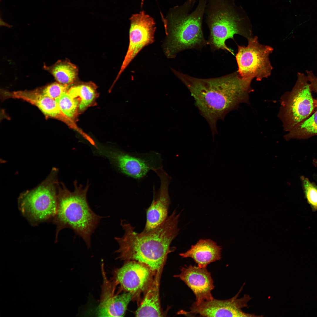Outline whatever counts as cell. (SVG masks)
<instances>
[{
  "label": "cell",
  "instance_id": "18",
  "mask_svg": "<svg viewBox=\"0 0 317 317\" xmlns=\"http://www.w3.org/2000/svg\"><path fill=\"white\" fill-rule=\"evenodd\" d=\"M157 277L153 280L146 291L144 299L135 312L137 317L163 316Z\"/></svg>",
  "mask_w": 317,
  "mask_h": 317
},
{
  "label": "cell",
  "instance_id": "12",
  "mask_svg": "<svg viewBox=\"0 0 317 317\" xmlns=\"http://www.w3.org/2000/svg\"><path fill=\"white\" fill-rule=\"evenodd\" d=\"M145 264L134 261H126L113 273V281L121 289L133 296L146 291L152 279L153 272Z\"/></svg>",
  "mask_w": 317,
  "mask_h": 317
},
{
  "label": "cell",
  "instance_id": "8",
  "mask_svg": "<svg viewBox=\"0 0 317 317\" xmlns=\"http://www.w3.org/2000/svg\"><path fill=\"white\" fill-rule=\"evenodd\" d=\"M94 146L97 153L107 158L118 171L138 181L144 178L150 171L162 166L161 155L157 152L134 153L117 148Z\"/></svg>",
  "mask_w": 317,
  "mask_h": 317
},
{
  "label": "cell",
  "instance_id": "20",
  "mask_svg": "<svg viewBox=\"0 0 317 317\" xmlns=\"http://www.w3.org/2000/svg\"><path fill=\"white\" fill-rule=\"evenodd\" d=\"M96 90L97 87L94 83L88 82L70 87L68 92L78 100L79 112L81 113L94 103L98 96Z\"/></svg>",
  "mask_w": 317,
  "mask_h": 317
},
{
  "label": "cell",
  "instance_id": "21",
  "mask_svg": "<svg viewBox=\"0 0 317 317\" xmlns=\"http://www.w3.org/2000/svg\"><path fill=\"white\" fill-rule=\"evenodd\" d=\"M314 113L284 136L287 140L305 139L317 135V105Z\"/></svg>",
  "mask_w": 317,
  "mask_h": 317
},
{
  "label": "cell",
  "instance_id": "22",
  "mask_svg": "<svg viewBox=\"0 0 317 317\" xmlns=\"http://www.w3.org/2000/svg\"><path fill=\"white\" fill-rule=\"evenodd\" d=\"M59 107L64 114L75 122L80 114L79 102L76 98L71 96L68 91L55 100Z\"/></svg>",
  "mask_w": 317,
  "mask_h": 317
},
{
  "label": "cell",
  "instance_id": "11",
  "mask_svg": "<svg viewBox=\"0 0 317 317\" xmlns=\"http://www.w3.org/2000/svg\"><path fill=\"white\" fill-rule=\"evenodd\" d=\"M244 285V284L236 294L231 298L226 300L214 298L198 304L194 302L190 308V311H183L181 314L187 315L198 314L204 317L262 316L242 311V308L248 307V303L252 299L247 294H245L242 298H238Z\"/></svg>",
  "mask_w": 317,
  "mask_h": 317
},
{
  "label": "cell",
  "instance_id": "27",
  "mask_svg": "<svg viewBox=\"0 0 317 317\" xmlns=\"http://www.w3.org/2000/svg\"><path fill=\"white\" fill-rule=\"evenodd\" d=\"M313 178L317 183V174H315L313 176Z\"/></svg>",
  "mask_w": 317,
  "mask_h": 317
},
{
  "label": "cell",
  "instance_id": "16",
  "mask_svg": "<svg viewBox=\"0 0 317 317\" xmlns=\"http://www.w3.org/2000/svg\"><path fill=\"white\" fill-rule=\"evenodd\" d=\"M180 274L175 275L183 281L191 290L198 304L214 299L211 291L215 286L211 273L206 267L190 265L182 267Z\"/></svg>",
  "mask_w": 317,
  "mask_h": 317
},
{
  "label": "cell",
  "instance_id": "13",
  "mask_svg": "<svg viewBox=\"0 0 317 317\" xmlns=\"http://www.w3.org/2000/svg\"><path fill=\"white\" fill-rule=\"evenodd\" d=\"M152 171L160 179V184L157 191L153 187L154 196L151 203L146 211V221L143 232H148L158 227L168 217L170 204L168 187L171 178L161 166Z\"/></svg>",
  "mask_w": 317,
  "mask_h": 317
},
{
  "label": "cell",
  "instance_id": "3",
  "mask_svg": "<svg viewBox=\"0 0 317 317\" xmlns=\"http://www.w3.org/2000/svg\"><path fill=\"white\" fill-rule=\"evenodd\" d=\"M207 0H187L182 4L170 8L165 17L161 14L166 37L162 45L166 56L174 58L186 49L200 48L208 44L204 39L202 24Z\"/></svg>",
  "mask_w": 317,
  "mask_h": 317
},
{
  "label": "cell",
  "instance_id": "9",
  "mask_svg": "<svg viewBox=\"0 0 317 317\" xmlns=\"http://www.w3.org/2000/svg\"><path fill=\"white\" fill-rule=\"evenodd\" d=\"M257 36L247 39V46L238 45L236 58L237 71L242 78L258 81L271 75L273 67L269 56L274 50L271 47L260 44Z\"/></svg>",
  "mask_w": 317,
  "mask_h": 317
},
{
  "label": "cell",
  "instance_id": "25",
  "mask_svg": "<svg viewBox=\"0 0 317 317\" xmlns=\"http://www.w3.org/2000/svg\"><path fill=\"white\" fill-rule=\"evenodd\" d=\"M308 80L310 83L312 91L317 95V76L315 75L311 70L306 71ZM317 104V98L315 99Z\"/></svg>",
  "mask_w": 317,
  "mask_h": 317
},
{
  "label": "cell",
  "instance_id": "4",
  "mask_svg": "<svg viewBox=\"0 0 317 317\" xmlns=\"http://www.w3.org/2000/svg\"><path fill=\"white\" fill-rule=\"evenodd\" d=\"M74 190H69L64 183H59L56 214L53 219L57 225V236L65 228H70L81 237L88 248L91 247V238L100 220L104 217L90 208L87 195L89 185L84 187L74 182Z\"/></svg>",
  "mask_w": 317,
  "mask_h": 317
},
{
  "label": "cell",
  "instance_id": "15",
  "mask_svg": "<svg viewBox=\"0 0 317 317\" xmlns=\"http://www.w3.org/2000/svg\"><path fill=\"white\" fill-rule=\"evenodd\" d=\"M2 92L3 99L12 98L23 100L37 107L47 118L61 121L75 130L78 128L75 122L62 112L56 100L43 95L39 89L13 92L2 90Z\"/></svg>",
  "mask_w": 317,
  "mask_h": 317
},
{
  "label": "cell",
  "instance_id": "7",
  "mask_svg": "<svg viewBox=\"0 0 317 317\" xmlns=\"http://www.w3.org/2000/svg\"><path fill=\"white\" fill-rule=\"evenodd\" d=\"M292 90L281 97L278 116L285 131H291L314 112L315 101L306 75L298 72Z\"/></svg>",
  "mask_w": 317,
  "mask_h": 317
},
{
  "label": "cell",
  "instance_id": "6",
  "mask_svg": "<svg viewBox=\"0 0 317 317\" xmlns=\"http://www.w3.org/2000/svg\"><path fill=\"white\" fill-rule=\"evenodd\" d=\"M58 170L52 168L47 178L34 188L21 193L19 210L31 222L38 223L54 218L58 203Z\"/></svg>",
  "mask_w": 317,
  "mask_h": 317
},
{
  "label": "cell",
  "instance_id": "28",
  "mask_svg": "<svg viewBox=\"0 0 317 317\" xmlns=\"http://www.w3.org/2000/svg\"><path fill=\"white\" fill-rule=\"evenodd\" d=\"M192 0V1H195V2H196V1L197 0Z\"/></svg>",
  "mask_w": 317,
  "mask_h": 317
},
{
  "label": "cell",
  "instance_id": "24",
  "mask_svg": "<svg viewBox=\"0 0 317 317\" xmlns=\"http://www.w3.org/2000/svg\"><path fill=\"white\" fill-rule=\"evenodd\" d=\"M70 86L64 85L57 82L48 85L39 89L44 95L55 100L66 92Z\"/></svg>",
  "mask_w": 317,
  "mask_h": 317
},
{
  "label": "cell",
  "instance_id": "19",
  "mask_svg": "<svg viewBox=\"0 0 317 317\" xmlns=\"http://www.w3.org/2000/svg\"><path fill=\"white\" fill-rule=\"evenodd\" d=\"M43 68L53 75L57 82L64 85L72 84L77 77V67L68 60H59L49 66L44 64Z\"/></svg>",
  "mask_w": 317,
  "mask_h": 317
},
{
  "label": "cell",
  "instance_id": "26",
  "mask_svg": "<svg viewBox=\"0 0 317 317\" xmlns=\"http://www.w3.org/2000/svg\"><path fill=\"white\" fill-rule=\"evenodd\" d=\"M0 26H6V27H11V26L9 25L8 23H5V22H4L1 19V18H0Z\"/></svg>",
  "mask_w": 317,
  "mask_h": 317
},
{
  "label": "cell",
  "instance_id": "23",
  "mask_svg": "<svg viewBox=\"0 0 317 317\" xmlns=\"http://www.w3.org/2000/svg\"><path fill=\"white\" fill-rule=\"evenodd\" d=\"M305 198L313 211H317V186L303 176L300 177Z\"/></svg>",
  "mask_w": 317,
  "mask_h": 317
},
{
  "label": "cell",
  "instance_id": "1",
  "mask_svg": "<svg viewBox=\"0 0 317 317\" xmlns=\"http://www.w3.org/2000/svg\"><path fill=\"white\" fill-rule=\"evenodd\" d=\"M174 75L186 85L196 106L206 120L213 136L218 134L217 123L242 103H249L253 90L252 80L242 78L236 71L221 77L209 79L193 77L172 69Z\"/></svg>",
  "mask_w": 317,
  "mask_h": 317
},
{
  "label": "cell",
  "instance_id": "5",
  "mask_svg": "<svg viewBox=\"0 0 317 317\" xmlns=\"http://www.w3.org/2000/svg\"><path fill=\"white\" fill-rule=\"evenodd\" d=\"M204 15L210 31L208 43L213 50H226L234 55L226 40L235 34L247 39L252 37L249 19L234 0H207Z\"/></svg>",
  "mask_w": 317,
  "mask_h": 317
},
{
  "label": "cell",
  "instance_id": "2",
  "mask_svg": "<svg viewBox=\"0 0 317 317\" xmlns=\"http://www.w3.org/2000/svg\"><path fill=\"white\" fill-rule=\"evenodd\" d=\"M179 217L175 210L156 228L139 233L130 223L122 220L120 225L124 234L121 237H115L119 245L116 252L119 254L118 258L144 264L154 272L159 271L168 254L175 249L170 245L178 234Z\"/></svg>",
  "mask_w": 317,
  "mask_h": 317
},
{
  "label": "cell",
  "instance_id": "10",
  "mask_svg": "<svg viewBox=\"0 0 317 317\" xmlns=\"http://www.w3.org/2000/svg\"><path fill=\"white\" fill-rule=\"evenodd\" d=\"M129 44L127 53L115 81L139 53L153 43L156 28L154 18L143 11L129 18Z\"/></svg>",
  "mask_w": 317,
  "mask_h": 317
},
{
  "label": "cell",
  "instance_id": "17",
  "mask_svg": "<svg viewBox=\"0 0 317 317\" xmlns=\"http://www.w3.org/2000/svg\"><path fill=\"white\" fill-rule=\"evenodd\" d=\"M222 249L221 247L213 240L201 239L179 255L183 258H192L200 267H206L210 263L221 259Z\"/></svg>",
  "mask_w": 317,
  "mask_h": 317
},
{
  "label": "cell",
  "instance_id": "14",
  "mask_svg": "<svg viewBox=\"0 0 317 317\" xmlns=\"http://www.w3.org/2000/svg\"><path fill=\"white\" fill-rule=\"evenodd\" d=\"M101 271L103 281L100 302L95 314L101 317L124 316L133 295L127 292L120 295L116 294L117 284L114 281H111L108 279L103 263L101 265Z\"/></svg>",
  "mask_w": 317,
  "mask_h": 317
}]
</instances>
